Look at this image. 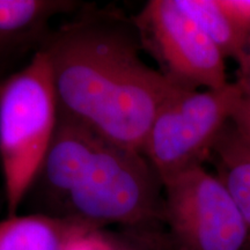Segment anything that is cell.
<instances>
[{
    "mask_svg": "<svg viewBox=\"0 0 250 250\" xmlns=\"http://www.w3.org/2000/svg\"><path fill=\"white\" fill-rule=\"evenodd\" d=\"M133 22L90 12L41 43L48 56L59 115L142 152L162 105L182 89L140 57Z\"/></svg>",
    "mask_w": 250,
    "mask_h": 250,
    "instance_id": "6da1fadb",
    "label": "cell"
},
{
    "mask_svg": "<svg viewBox=\"0 0 250 250\" xmlns=\"http://www.w3.org/2000/svg\"><path fill=\"white\" fill-rule=\"evenodd\" d=\"M30 192L43 214L96 229L164 220V186L146 156L62 115Z\"/></svg>",
    "mask_w": 250,
    "mask_h": 250,
    "instance_id": "7a4b0ae2",
    "label": "cell"
},
{
    "mask_svg": "<svg viewBox=\"0 0 250 250\" xmlns=\"http://www.w3.org/2000/svg\"><path fill=\"white\" fill-rule=\"evenodd\" d=\"M58 102L48 56L37 50L0 83V162L7 217L18 214L54 140Z\"/></svg>",
    "mask_w": 250,
    "mask_h": 250,
    "instance_id": "3957f363",
    "label": "cell"
},
{
    "mask_svg": "<svg viewBox=\"0 0 250 250\" xmlns=\"http://www.w3.org/2000/svg\"><path fill=\"white\" fill-rule=\"evenodd\" d=\"M243 98L234 83L218 89H180L162 105L143 154L162 182L203 165Z\"/></svg>",
    "mask_w": 250,
    "mask_h": 250,
    "instance_id": "277c9868",
    "label": "cell"
},
{
    "mask_svg": "<svg viewBox=\"0 0 250 250\" xmlns=\"http://www.w3.org/2000/svg\"><path fill=\"white\" fill-rule=\"evenodd\" d=\"M164 223L174 250H242L250 229L218 179L201 166L162 182Z\"/></svg>",
    "mask_w": 250,
    "mask_h": 250,
    "instance_id": "5b68a950",
    "label": "cell"
},
{
    "mask_svg": "<svg viewBox=\"0 0 250 250\" xmlns=\"http://www.w3.org/2000/svg\"><path fill=\"white\" fill-rule=\"evenodd\" d=\"M140 45L184 89H218L227 81L225 57L176 0H151L133 19Z\"/></svg>",
    "mask_w": 250,
    "mask_h": 250,
    "instance_id": "8992f818",
    "label": "cell"
},
{
    "mask_svg": "<svg viewBox=\"0 0 250 250\" xmlns=\"http://www.w3.org/2000/svg\"><path fill=\"white\" fill-rule=\"evenodd\" d=\"M78 7L79 2L70 0H0V55L35 42L41 45L50 20Z\"/></svg>",
    "mask_w": 250,
    "mask_h": 250,
    "instance_id": "52a82bcc",
    "label": "cell"
},
{
    "mask_svg": "<svg viewBox=\"0 0 250 250\" xmlns=\"http://www.w3.org/2000/svg\"><path fill=\"white\" fill-rule=\"evenodd\" d=\"M217 177L235 202L250 229V139L228 126L212 147Z\"/></svg>",
    "mask_w": 250,
    "mask_h": 250,
    "instance_id": "ba28073f",
    "label": "cell"
},
{
    "mask_svg": "<svg viewBox=\"0 0 250 250\" xmlns=\"http://www.w3.org/2000/svg\"><path fill=\"white\" fill-rule=\"evenodd\" d=\"M81 224L42 213L0 221V250H62Z\"/></svg>",
    "mask_w": 250,
    "mask_h": 250,
    "instance_id": "9c48e42d",
    "label": "cell"
},
{
    "mask_svg": "<svg viewBox=\"0 0 250 250\" xmlns=\"http://www.w3.org/2000/svg\"><path fill=\"white\" fill-rule=\"evenodd\" d=\"M177 4L202 28L225 58L237 64L245 58L250 31L224 5L223 0H176Z\"/></svg>",
    "mask_w": 250,
    "mask_h": 250,
    "instance_id": "30bf717a",
    "label": "cell"
},
{
    "mask_svg": "<svg viewBox=\"0 0 250 250\" xmlns=\"http://www.w3.org/2000/svg\"><path fill=\"white\" fill-rule=\"evenodd\" d=\"M115 250H174L167 234L155 230V226L124 227L108 230Z\"/></svg>",
    "mask_w": 250,
    "mask_h": 250,
    "instance_id": "8fae6325",
    "label": "cell"
},
{
    "mask_svg": "<svg viewBox=\"0 0 250 250\" xmlns=\"http://www.w3.org/2000/svg\"><path fill=\"white\" fill-rule=\"evenodd\" d=\"M62 250H115L107 229L79 225Z\"/></svg>",
    "mask_w": 250,
    "mask_h": 250,
    "instance_id": "7c38bea8",
    "label": "cell"
},
{
    "mask_svg": "<svg viewBox=\"0 0 250 250\" xmlns=\"http://www.w3.org/2000/svg\"><path fill=\"white\" fill-rule=\"evenodd\" d=\"M230 122L239 132L250 139V100L242 98L234 111Z\"/></svg>",
    "mask_w": 250,
    "mask_h": 250,
    "instance_id": "4fadbf2b",
    "label": "cell"
},
{
    "mask_svg": "<svg viewBox=\"0 0 250 250\" xmlns=\"http://www.w3.org/2000/svg\"><path fill=\"white\" fill-rule=\"evenodd\" d=\"M224 5L250 31V0H223Z\"/></svg>",
    "mask_w": 250,
    "mask_h": 250,
    "instance_id": "5bb4252c",
    "label": "cell"
},
{
    "mask_svg": "<svg viewBox=\"0 0 250 250\" xmlns=\"http://www.w3.org/2000/svg\"><path fill=\"white\" fill-rule=\"evenodd\" d=\"M236 85L241 89L243 98L250 100V42L245 58L239 64V80Z\"/></svg>",
    "mask_w": 250,
    "mask_h": 250,
    "instance_id": "9a60e30c",
    "label": "cell"
}]
</instances>
